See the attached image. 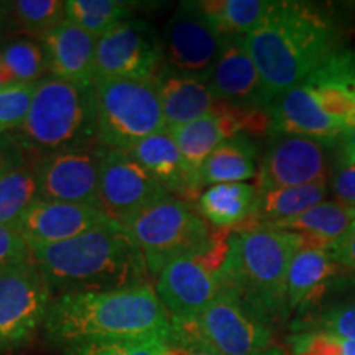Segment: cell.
Masks as SVG:
<instances>
[{"label": "cell", "mask_w": 355, "mask_h": 355, "mask_svg": "<svg viewBox=\"0 0 355 355\" xmlns=\"http://www.w3.org/2000/svg\"><path fill=\"white\" fill-rule=\"evenodd\" d=\"M340 37L339 25L326 8L300 0H272L260 25L243 38L270 105L344 50Z\"/></svg>", "instance_id": "obj_1"}, {"label": "cell", "mask_w": 355, "mask_h": 355, "mask_svg": "<svg viewBox=\"0 0 355 355\" xmlns=\"http://www.w3.org/2000/svg\"><path fill=\"white\" fill-rule=\"evenodd\" d=\"M50 344L79 345L171 339L173 321L152 285L58 296L43 324Z\"/></svg>", "instance_id": "obj_2"}, {"label": "cell", "mask_w": 355, "mask_h": 355, "mask_svg": "<svg viewBox=\"0 0 355 355\" xmlns=\"http://www.w3.org/2000/svg\"><path fill=\"white\" fill-rule=\"evenodd\" d=\"M30 261L42 273L53 298L148 285L150 278L140 248L115 220L71 241L32 247Z\"/></svg>", "instance_id": "obj_3"}, {"label": "cell", "mask_w": 355, "mask_h": 355, "mask_svg": "<svg viewBox=\"0 0 355 355\" xmlns=\"http://www.w3.org/2000/svg\"><path fill=\"white\" fill-rule=\"evenodd\" d=\"M308 235L265 225H242L229 234L222 285L272 326L290 316L288 268Z\"/></svg>", "instance_id": "obj_4"}, {"label": "cell", "mask_w": 355, "mask_h": 355, "mask_svg": "<svg viewBox=\"0 0 355 355\" xmlns=\"http://www.w3.org/2000/svg\"><path fill=\"white\" fill-rule=\"evenodd\" d=\"M270 132L339 141L355 128V53L344 48L268 109Z\"/></svg>", "instance_id": "obj_5"}, {"label": "cell", "mask_w": 355, "mask_h": 355, "mask_svg": "<svg viewBox=\"0 0 355 355\" xmlns=\"http://www.w3.org/2000/svg\"><path fill=\"white\" fill-rule=\"evenodd\" d=\"M17 135L26 152L38 158L97 139L92 87L53 76L42 79L25 125Z\"/></svg>", "instance_id": "obj_6"}, {"label": "cell", "mask_w": 355, "mask_h": 355, "mask_svg": "<svg viewBox=\"0 0 355 355\" xmlns=\"http://www.w3.org/2000/svg\"><path fill=\"white\" fill-rule=\"evenodd\" d=\"M92 101L96 137L107 148L128 152L168 128L153 81L96 78Z\"/></svg>", "instance_id": "obj_7"}, {"label": "cell", "mask_w": 355, "mask_h": 355, "mask_svg": "<svg viewBox=\"0 0 355 355\" xmlns=\"http://www.w3.org/2000/svg\"><path fill=\"white\" fill-rule=\"evenodd\" d=\"M125 229L144 255L150 278L155 279L173 260L206 250L220 235L212 232L198 209L175 196L141 211Z\"/></svg>", "instance_id": "obj_8"}, {"label": "cell", "mask_w": 355, "mask_h": 355, "mask_svg": "<svg viewBox=\"0 0 355 355\" xmlns=\"http://www.w3.org/2000/svg\"><path fill=\"white\" fill-rule=\"evenodd\" d=\"M272 334V326L229 290L198 318L173 321L175 343L189 349L204 347L216 355H259L270 347Z\"/></svg>", "instance_id": "obj_9"}, {"label": "cell", "mask_w": 355, "mask_h": 355, "mask_svg": "<svg viewBox=\"0 0 355 355\" xmlns=\"http://www.w3.org/2000/svg\"><path fill=\"white\" fill-rule=\"evenodd\" d=\"M229 234L220 232L206 250L173 260L155 279V291L173 321L198 318L224 291L222 266L227 257Z\"/></svg>", "instance_id": "obj_10"}, {"label": "cell", "mask_w": 355, "mask_h": 355, "mask_svg": "<svg viewBox=\"0 0 355 355\" xmlns=\"http://www.w3.org/2000/svg\"><path fill=\"white\" fill-rule=\"evenodd\" d=\"M339 141L268 132L259 163V193L329 180Z\"/></svg>", "instance_id": "obj_11"}, {"label": "cell", "mask_w": 355, "mask_h": 355, "mask_svg": "<svg viewBox=\"0 0 355 355\" xmlns=\"http://www.w3.org/2000/svg\"><path fill=\"white\" fill-rule=\"evenodd\" d=\"M53 293L32 261L0 268V352L25 347L46 321Z\"/></svg>", "instance_id": "obj_12"}, {"label": "cell", "mask_w": 355, "mask_h": 355, "mask_svg": "<svg viewBox=\"0 0 355 355\" xmlns=\"http://www.w3.org/2000/svg\"><path fill=\"white\" fill-rule=\"evenodd\" d=\"M225 40L201 3L181 2L163 33V64L186 76L209 81Z\"/></svg>", "instance_id": "obj_13"}, {"label": "cell", "mask_w": 355, "mask_h": 355, "mask_svg": "<svg viewBox=\"0 0 355 355\" xmlns=\"http://www.w3.org/2000/svg\"><path fill=\"white\" fill-rule=\"evenodd\" d=\"M104 145L86 144L48 153L38 159V193L46 201L99 207V173Z\"/></svg>", "instance_id": "obj_14"}, {"label": "cell", "mask_w": 355, "mask_h": 355, "mask_svg": "<svg viewBox=\"0 0 355 355\" xmlns=\"http://www.w3.org/2000/svg\"><path fill=\"white\" fill-rule=\"evenodd\" d=\"M162 64V38L145 20L123 21L97 40L96 78L153 81Z\"/></svg>", "instance_id": "obj_15"}, {"label": "cell", "mask_w": 355, "mask_h": 355, "mask_svg": "<svg viewBox=\"0 0 355 355\" xmlns=\"http://www.w3.org/2000/svg\"><path fill=\"white\" fill-rule=\"evenodd\" d=\"M171 194L127 152L104 146L99 173V207L123 227L141 211Z\"/></svg>", "instance_id": "obj_16"}, {"label": "cell", "mask_w": 355, "mask_h": 355, "mask_svg": "<svg viewBox=\"0 0 355 355\" xmlns=\"http://www.w3.org/2000/svg\"><path fill=\"white\" fill-rule=\"evenodd\" d=\"M110 220L97 207L38 198L13 227L24 235L30 247H38L71 241Z\"/></svg>", "instance_id": "obj_17"}, {"label": "cell", "mask_w": 355, "mask_h": 355, "mask_svg": "<svg viewBox=\"0 0 355 355\" xmlns=\"http://www.w3.org/2000/svg\"><path fill=\"white\" fill-rule=\"evenodd\" d=\"M295 314V332H326L355 343V273H337Z\"/></svg>", "instance_id": "obj_18"}, {"label": "cell", "mask_w": 355, "mask_h": 355, "mask_svg": "<svg viewBox=\"0 0 355 355\" xmlns=\"http://www.w3.org/2000/svg\"><path fill=\"white\" fill-rule=\"evenodd\" d=\"M214 96L222 102L243 109H270L263 81L248 55L243 38H227L209 78Z\"/></svg>", "instance_id": "obj_19"}, {"label": "cell", "mask_w": 355, "mask_h": 355, "mask_svg": "<svg viewBox=\"0 0 355 355\" xmlns=\"http://www.w3.org/2000/svg\"><path fill=\"white\" fill-rule=\"evenodd\" d=\"M141 168L148 171L157 183L165 188L171 196L184 202L199 199L204 186L186 165L183 155L166 130L155 133L139 141L127 152Z\"/></svg>", "instance_id": "obj_20"}, {"label": "cell", "mask_w": 355, "mask_h": 355, "mask_svg": "<svg viewBox=\"0 0 355 355\" xmlns=\"http://www.w3.org/2000/svg\"><path fill=\"white\" fill-rule=\"evenodd\" d=\"M48 60V74L63 81L92 87L97 38L64 20L40 40Z\"/></svg>", "instance_id": "obj_21"}, {"label": "cell", "mask_w": 355, "mask_h": 355, "mask_svg": "<svg viewBox=\"0 0 355 355\" xmlns=\"http://www.w3.org/2000/svg\"><path fill=\"white\" fill-rule=\"evenodd\" d=\"M153 83L168 128L186 125L206 117L214 112L220 102L212 92L209 83L186 76L165 64L158 69Z\"/></svg>", "instance_id": "obj_22"}, {"label": "cell", "mask_w": 355, "mask_h": 355, "mask_svg": "<svg viewBox=\"0 0 355 355\" xmlns=\"http://www.w3.org/2000/svg\"><path fill=\"white\" fill-rule=\"evenodd\" d=\"M329 254L327 243L316 239L308 242L293 257L286 277L288 313H296L308 303L332 277L343 272Z\"/></svg>", "instance_id": "obj_23"}, {"label": "cell", "mask_w": 355, "mask_h": 355, "mask_svg": "<svg viewBox=\"0 0 355 355\" xmlns=\"http://www.w3.org/2000/svg\"><path fill=\"white\" fill-rule=\"evenodd\" d=\"M259 189L248 183H220L206 188L198 199V212L219 230H234L248 224L255 214Z\"/></svg>", "instance_id": "obj_24"}, {"label": "cell", "mask_w": 355, "mask_h": 355, "mask_svg": "<svg viewBox=\"0 0 355 355\" xmlns=\"http://www.w3.org/2000/svg\"><path fill=\"white\" fill-rule=\"evenodd\" d=\"M259 144L248 133L227 139L206 159L199 173L202 186L245 183L259 175Z\"/></svg>", "instance_id": "obj_25"}, {"label": "cell", "mask_w": 355, "mask_h": 355, "mask_svg": "<svg viewBox=\"0 0 355 355\" xmlns=\"http://www.w3.org/2000/svg\"><path fill=\"white\" fill-rule=\"evenodd\" d=\"M329 191V180H324L318 183L259 193L255 214L245 225H275L295 219L322 202Z\"/></svg>", "instance_id": "obj_26"}, {"label": "cell", "mask_w": 355, "mask_h": 355, "mask_svg": "<svg viewBox=\"0 0 355 355\" xmlns=\"http://www.w3.org/2000/svg\"><path fill=\"white\" fill-rule=\"evenodd\" d=\"M354 224L355 207L345 206L339 201H322L295 219L275 225H265V227L303 234L331 245L347 235L354 229Z\"/></svg>", "instance_id": "obj_27"}, {"label": "cell", "mask_w": 355, "mask_h": 355, "mask_svg": "<svg viewBox=\"0 0 355 355\" xmlns=\"http://www.w3.org/2000/svg\"><path fill=\"white\" fill-rule=\"evenodd\" d=\"M0 20L6 28L42 40L66 20L61 0H13L0 2Z\"/></svg>", "instance_id": "obj_28"}, {"label": "cell", "mask_w": 355, "mask_h": 355, "mask_svg": "<svg viewBox=\"0 0 355 355\" xmlns=\"http://www.w3.org/2000/svg\"><path fill=\"white\" fill-rule=\"evenodd\" d=\"M202 10L224 38H245L268 12L272 0H202Z\"/></svg>", "instance_id": "obj_29"}, {"label": "cell", "mask_w": 355, "mask_h": 355, "mask_svg": "<svg viewBox=\"0 0 355 355\" xmlns=\"http://www.w3.org/2000/svg\"><path fill=\"white\" fill-rule=\"evenodd\" d=\"M133 3L121 0H68L66 20L99 40L133 15Z\"/></svg>", "instance_id": "obj_30"}, {"label": "cell", "mask_w": 355, "mask_h": 355, "mask_svg": "<svg viewBox=\"0 0 355 355\" xmlns=\"http://www.w3.org/2000/svg\"><path fill=\"white\" fill-rule=\"evenodd\" d=\"M37 163L13 168L0 178V224L15 225L40 198Z\"/></svg>", "instance_id": "obj_31"}, {"label": "cell", "mask_w": 355, "mask_h": 355, "mask_svg": "<svg viewBox=\"0 0 355 355\" xmlns=\"http://www.w3.org/2000/svg\"><path fill=\"white\" fill-rule=\"evenodd\" d=\"M0 63L15 84H37L48 73V60L42 43L19 38L0 50Z\"/></svg>", "instance_id": "obj_32"}, {"label": "cell", "mask_w": 355, "mask_h": 355, "mask_svg": "<svg viewBox=\"0 0 355 355\" xmlns=\"http://www.w3.org/2000/svg\"><path fill=\"white\" fill-rule=\"evenodd\" d=\"M37 84H12L0 89V137L20 132L25 125Z\"/></svg>", "instance_id": "obj_33"}, {"label": "cell", "mask_w": 355, "mask_h": 355, "mask_svg": "<svg viewBox=\"0 0 355 355\" xmlns=\"http://www.w3.org/2000/svg\"><path fill=\"white\" fill-rule=\"evenodd\" d=\"M290 345L293 355H355L354 340L326 332H295Z\"/></svg>", "instance_id": "obj_34"}, {"label": "cell", "mask_w": 355, "mask_h": 355, "mask_svg": "<svg viewBox=\"0 0 355 355\" xmlns=\"http://www.w3.org/2000/svg\"><path fill=\"white\" fill-rule=\"evenodd\" d=\"M173 339V337H171ZM171 339H137L79 345L68 349L71 355H162Z\"/></svg>", "instance_id": "obj_35"}, {"label": "cell", "mask_w": 355, "mask_h": 355, "mask_svg": "<svg viewBox=\"0 0 355 355\" xmlns=\"http://www.w3.org/2000/svg\"><path fill=\"white\" fill-rule=\"evenodd\" d=\"M329 189L336 201L355 207V153L340 144L329 176Z\"/></svg>", "instance_id": "obj_36"}, {"label": "cell", "mask_w": 355, "mask_h": 355, "mask_svg": "<svg viewBox=\"0 0 355 355\" xmlns=\"http://www.w3.org/2000/svg\"><path fill=\"white\" fill-rule=\"evenodd\" d=\"M32 259V247L13 225L0 224V268L25 263Z\"/></svg>", "instance_id": "obj_37"}, {"label": "cell", "mask_w": 355, "mask_h": 355, "mask_svg": "<svg viewBox=\"0 0 355 355\" xmlns=\"http://www.w3.org/2000/svg\"><path fill=\"white\" fill-rule=\"evenodd\" d=\"M38 162L37 158H30V153L21 146L17 139L2 135L0 137V178L13 168H19L26 163Z\"/></svg>", "instance_id": "obj_38"}, {"label": "cell", "mask_w": 355, "mask_h": 355, "mask_svg": "<svg viewBox=\"0 0 355 355\" xmlns=\"http://www.w3.org/2000/svg\"><path fill=\"white\" fill-rule=\"evenodd\" d=\"M327 248L337 265L343 266L347 272L355 273V229L350 230L343 239L327 245Z\"/></svg>", "instance_id": "obj_39"}, {"label": "cell", "mask_w": 355, "mask_h": 355, "mask_svg": "<svg viewBox=\"0 0 355 355\" xmlns=\"http://www.w3.org/2000/svg\"><path fill=\"white\" fill-rule=\"evenodd\" d=\"M340 144H343L345 148L352 150V152L355 153V128H354V130H350L347 135H344L343 139H340Z\"/></svg>", "instance_id": "obj_40"}, {"label": "cell", "mask_w": 355, "mask_h": 355, "mask_svg": "<svg viewBox=\"0 0 355 355\" xmlns=\"http://www.w3.org/2000/svg\"><path fill=\"white\" fill-rule=\"evenodd\" d=\"M12 84H15V83H13V79L10 78V74L7 73V69L3 68L2 63H0V89H3V87H7V86H12Z\"/></svg>", "instance_id": "obj_41"}, {"label": "cell", "mask_w": 355, "mask_h": 355, "mask_svg": "<svg viewBox=\"0 0 355 355\" xmlns=\"http://www.w3.org/2000/svg\"><path fill=\"white\" fill-rule=\"evenodd\" d=\"M259 355H286V352L282 347H278V345H270L268 349L260 352Z\"/></svg>", "instance_id": "obj_42"}, {"label": "cell", "mask_w": 355, "mask_h": 355, "mask_svg": "<svg viewBox=\"0 0 355 355\" xmlns=\"http://www.w3.org/2000/svg\"><path fill=\"white\" fill-rule=\"evenodd\" d=\"M194 355H216V354L204 347H199V349H194Z\"/></svg>", "instance_id": "obj_43"}, {"label": "cell", "mask_w": 355, "mask_h": 355, "mask_svg": "<svg viewBox=\"0 0 355 355\" xmlns=\"http://www.w3.org/2000/svg\"><path fill=\"white\" fill-rule=\"evenodd\" d=\"M3 30H6V26H3V24H2V20H0V37H2Z\"/></svg>", "instance_id": "obj_44"}, {"label": "cell", "mask_w": 355, "mask_h": 355, "mask_svg": "<svg viewBox=\"0 0 355 355\" xmlns=\"http://www.w3.org/2000/svg\"><path fill=\"white\" fill-rule=\"evenodd\" d=\"M66 355H71V354H69V352H66Z\"/></svg>", "instance_id": "obj_45"}, {"label": "cell", "mask_w": 355, "mask_h": 355, "mask_svg": "<svg viewBox=\"0 0 355 355\" xmlns=\"http://www.w3.org/2000/svg\"><path fill=\"white\" fill-rule=\"evenodd\" d=\"M354 229H355V224H354Z\"/></svg>", "instance_id": "obj_46"}]
</instances>
